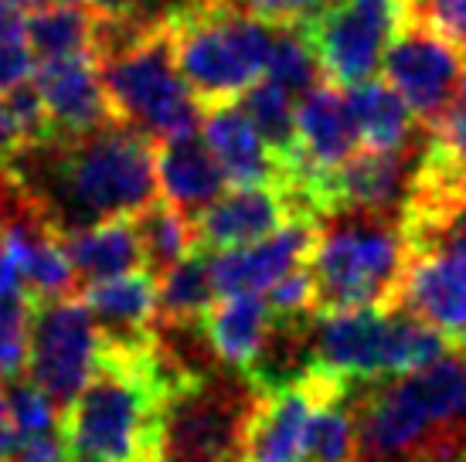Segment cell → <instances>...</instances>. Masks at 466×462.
<instances>
[{
	"instance_id": "1",
	"label": "cell",
	"mask_w": 466,
	"mask_h": 462,
	"mask_svg": "<svg viewBox=\"0 0 466 462\" xmlns=\"http://www.w3.org/2000/svg\"><path fill=\"white\" fill-rule=\"evenodd\" d=\"M0 170L58 235L96 221L133 218L160 194L154 140L116 119L76 140L17 146L0 160Z\"/></svg>"
},
{
	"instance_id": "2",
	"label": "cell",
	"mask_w": 466,
	"mask_h": 462,
	"mask_svg": "<svg viewBox=\"0 0 466 462\" xmlns=\"http://www.w3.org/2000/svg\"><path fill=\"white\" fill-rule=\"evenodd\" d=\"M187 371L150 340L147 346H103L99 367L66 415V442L78 459L150 462L160 401Z\"/></svg>"
},
{
	"instance_id": "3",
	"label": "cell",
	"mask_w": 466,
	"mask_h": 462,
	"mask_svg": "<svg viewBox=\"0 0 466 462\" xmlns=\"http://www.w3.org/2000/svg\"><path fill=\"white\" fill-rule=\"evenodd\" d=\"M409 266L401 211L337 207L317 221L307 269L313 279V313L395 309Z\"/></svg>"
},
{
	"instance_id": "4",
	"label": "cell",
	"mask_w": 466,
	"mask_h": 462,
	"mask_svg": "<svg viewBox=\"0 0 466 462\" xmlns=\"http://www.w3.org/2000/svg\"><path fill=\"white\" fill-rule=\"evenodd\" d=\"M177 72L201 105L232 103L266 72L276 27L228 0H184L164 14Z\"/></svg>"
},
{
	"instance_id": "5",
	"label": "cell",
	"mask_w": 466,
	"mask_h": 462,
	"mask_svg": "<svg viewBox=\"0 0 466 462\" xmlns=\"http://www.w3.org/2000/svg\"><path fill=\"white\" fill-rule=\"evenodd\" d=\"M259 395V387L232 367L181 377L160 401L150 462H242Z\"/></svg>"
},
{
	"instance_id": "6",
	"label": "cell",
	"mask_w": 466,
	"mask_h": 462,
	"mask_svg": "<svg viewBox=\"0 0 466 462\" xmlns=\"http://www.w3.org/2000/svg\"><path fill=\"white\" fill-rule=\"evenodd\" d=\"M450 350V340L405 309L317 313L313 360L348 381H381L426 367Z\"/></svg>"
},
{
	"instance_id": "7",
	"label": "cell",
	"mask_w": 466,
	"mask_h": 462,
	"mask_svg": "<svg viewBox=\"0 0 466 462\" xmlns=\"http://www.w3.org/2000/svg\"><path fill=\"white\" fill-rule=\"evenodd\" d=\"M96 65L116 123L137 129L154 143L198 133L201 103L177 72L164 21L150 35H143L133 48Z\"/></svg>"
},
{
	"instance_id": "8",
	"label": "cell",
	"mask_w": 466,
	"mask_h": 462,
	"mask_svg": "<svg viewBox=\"0 0 466 462\" xmlns=\"http://www.w3.org/2000/svg\"><path fill=\"white\" fill-rule=\"evenodd\" d=\"M405 21V0H334L303 27V35L327 82L337 89H350L375 78Z\"/></svg>"
},
{
	"instance_id": "9",
	"label": "cell",
	"mask_w": 466,
	"mask_h": 462,
	"mask_svg": "<svg viewBox=\"0 0 466 462\" xmlns=\"http://www.w3.org/2000/svg\"><path fill=\"white\" fill-rule=\"evenodd\" d=\"M103 357V334L82 296L35 303L27 381L38 385L58 408H68Z\"/></svg>"
},
{
	"instance_id": "10",
	"label": "cell",
	"mask_w": 466,
	"mask_h": 462,
	"mask_svg": "<svg viewBox=\"0 0 466 462\" xmlns=\"http://www.w3.org/2000/svg\"><path fill=\"white\" fill-rule=\"evenodd\" d=\"M348 377L313 360L297 381L262 391L242 442V462H303L317 405L340 398Z\"/></svg>"
},
{
	"instance_id": "11",
	"label": "cell",
	"mask_w": 466,
	"mask_h": 462,
	"mask_svg": "<svg viewBox=\"0 0 466 462\" xmlns=\"http://www.w3.org/2000/svg\"><path fill=\"white\" fill-rule=\"evenodd\" d=\"M381 68H385V82L399 92L409 113L426 129H436L453 105L466 58L436 31L409 17L389 45Z\"/></svg>"
},
{
	"instance_id": "12",
	"label": "cell",
	"mask_w": 466,
	"mask_h": 462,
	"mask_svg": "<svg viewBox=\"0 0 466 462\" xmlns=\"http://www.w3.org/2000/svg\"><path fill=\"white\" fill-rule=\"evenodd\" d=\"M317 225L313 221H286L283 228L242 248L205 252L215 296H259L269 293L286 272L307 266Z\"/></svg>"
},
{
	"instance_id": "13",
	"label": "cell",
	"mask_w": 466,
	"mask_h": 462,
	"mask_svg": "<svg viewBox=\"0 0 466 462\" xmlns=\"http://www.w3.org/2000/svg\"><path fill=\"white\" fill-rule=\"evenodd\" d=\"M395 306L466 346V258L446 248L412 252Z\"/></svg>"
},
{
	"instance_id": "14",
	"label": "cell",
	"mask_w": 466,
	"mask_h": 462,
	"mask_svg": "<svg viewBox=\"0 0 466 462\" xmlns=\"http://www.w3.org/2000/svg\"><path fill=\"white\" fill-rule=\"evenodd\" d=\"M422 143L405 150H364L350 154L324 180V215L337 207H358V211H401L415 167L422 156ZM320 215V218H324Z\"/></svg>"
},
{
	"instance_id": "15",
	"label": "cell",
	"mask_w": 466,
	"mask_h": 462,
	"mask_svg": "<svg viewBox=\"0 0 466 462\" xmlns=\"http://www.w3.org/2000/svg\"><path fill=\"white\" fill-rule=\"evenodd\" d=\"M31 82L48 116L52 140H76V136H86L92 129L113 123L99 65L92 55L41 62Z\"/></svg>"
},
{
	"instance_id": "16",
	"label": "cell",
	"mask_w": 466,
	"mask_h": 462,
	"mask_svg": "<svg viewBox=\"0 0 466 462\" xmlns=\"http://www.w3.org/2000/svg\"><path fill=\"white\" fill-rule=\"evenodd\" d=\"M191 221H195V242L201 252H225V248L259 242L276 228H283L289 221V211L276 184H256V187L225 191Z\"/></svg>"
},
{
	"instance_id": "17",
	"label": "cell",
	"mask_w": 466,
	"mask_h": 462,
	"mask_svg": "<svg viewBox=\"0 0 466 462\" xmlns=\"http://www.w3.org/2000/svg\"><path fill=\"white\" fill-rule=\"evenodd\" d=\"M82 303L103 334V346H147L157 334V279L147 269L86 286Z\"/></svg>"
},
{
	"instance_id": "18",
	"label": "cell",
	"mask_w": 466,
	"mask_h": 462,
	"mask_svg": "<svg viewBox=\"0 0 466 462\" xmlns=\"http://www.w3.org/2000/svg\"><path fill=\"white\" fill-rule=\"evenodd\" d=\"M157 191L181 215L195 218L211 201H218L228 180L221 174L218 160L211 156L201 133H184L174 140L154 143Z\"/></svg>"
},
{
	"instance_id": "19",
	"label": "cell",
	"mask_w": 466,
	"mask_h": 462,
	"mask_svg": "<svg viewBox=\"0 0 466 462\" xmlns=\"http://www.w3.org/2000/svg\"><path fill=\"white\" fill-rule=\"evenodd\" d=\"M201 140L208 143L211 156L218 160L221 174L232 187H256L276 184L279 164L242 105L221 103L201 116Z\"/></svg>"
},
{
	"instance_id": "20",
	"label": "cell",
	"mask_w": 466,
	"mask_h": 462,
	"mask_svg": "<svg viewBox=\"0 0 466 462\" xmlns=\"http://www.w3.org/2000/svg\"><path fill=\"white\" fill-rule=\"evenodd\" d=\"M272 326V309L262 296H221L201 320L205 340L221 367L246 371L262 350Z\"/></svg>"
},
{
	"instance_id": "21",
	"label": "cell",
	"mask_w": 466,
	"mask_h": 462,
	"mask_svg": "<svg viewBox=\"0 0 466 462\" xmlns=\"http://www.w3.org/2000/svg\"><path fill=\"white\" fill-rule=\"evenodd\" d=\"M62 245L76 269V279H82L86 286L143 269V252L137 242L133 218H109L66 231Z\"/></svg>"
},
{
	"instance_id": "22",
	"label": "cell",
	"mask_w": 466,
	"mask_h": 462,
	"mask_svg": "<svg viewBox=\"0 0 466 462\" xmlns=\"http://www.w3.org/2000/svg\"><path fill=\"white\" fill-rule=\"evenodd\" d=\"M348 119L358 143L368 150H405L419 143L415 136V116L409 105L401 103V95L391 89L389 82H358L344 92Z\"/></svg>"
},
{
	"instance_id": "23",
	"label": "cell",
	"mask_w": 466,
	"mask_h": 462,
	"mask_svg": "<svg viewBox=\"0 0 466 462\" xmlns=\"http://www.w3.org/2000/svg\"><path fill=\"white\" fill-rule=\"evenodd\" d=\"M211 303H215V286L208 272V256L201 248L157 276V323L164 326L201 323Z\"/></svg>"
},
{
	"instance_id": "24",
	"label": "cell",
	"mask_w": 466,
	"mask_h": 462,
	"mask_svg": "<svg viewBox=\"0 0 466 462\" xmlns=\"http://www.w3.org/2000/svg\"><path fill=\"white\" fill-rule=\"evenodd\" d=\"M92 21H96V14L82 0L78 4H58V7L25 14L21 38L27 41L31 55L41 62L76 58V55H89Z\"/></svg>"
},
{
	"instance_id": "25",
	"label": "cell",
	"mask_w": 466,
	"mask_h": 462,
	"mask_svg": "<svg viewBox=\"0 0 466 462\" xmlns=\"http://www.w3.org/2000/svg\"><path fill=\"white\" fill-rule=\"evenodd\" d=\"M133 228H137V242H140L143 252V269L154 279L160 272H167L170 266H177L181 258H187L191 252H198L195 221L181 215L174 205H167L164 197H157L154 205L137 211Z\"/></svg>"
},
{
	"instance_id": "26",
	"label": "cell",
	"mask_w": 466,
	"mask_h": 462,
	"mask_svg": "<svg viewBox=\"0 0 466 462\" xmlns=\"http://www.w3.org/2000/svg\"><path fill=\"white\" fill-rule=\"evenodd\" d=\"M242 113L252 119V126L259 129V136L279 164L297 143V99L269 75H259L242 92Z\"/></svg>"
},
{
	"instance_id": "27",
	"label": "cell",
	"mask_w": 466,
	"mask_h": 462,
	"mask_svg": "<svg viewBox=\"0 0 466 462\" xmlns=\"http://www.w3.org/2000/svg\"><path fill=\"white\" fill-rule=\"evenodd\" d=\"M303 462H358V425H354L348 391L340 398L317 405Z\"/></svg>"
},
{
	"instance_id": "28",
	"label": "cell",
	"mask_w": 466,
	"mask_h": 462,
	"mask_svg": "<svg viewBox=\"0 0 466 462\" xmlns=\"http://www.w3.org/2000/svg\"><path fill=\"white\" fill-rule=\"evenodd\" d=\"M262 75L279 82L293 99L307 95L313 85H320L324 72H320V62L313 55L303 27H276V41H272L269 62H266Z\"/></svg>"
},
{
	"instance_id": "29",
	"label": "cell",
	"mask_w": 466,
	"mask_h": 462,
	"mask_svg": "<svg viewBox=\"0 0 466 462\" xmlns=\"http://www.w3.org/2000/svg\"><path fill=\"white\" fill-rule=\"evenodd\" d=\"M35 303L25 293L0 299V381H17L27 371Z\"/></svg>"
},
{
	"instance_id": "30",
	"label": "cell",
	"mask_w": 466,
	"mask_h": 462,
	"mask_svg": "<svg viewBox=\"0 0 466 462\" xmlns=\"http://www.w3.org/2000/svg\"><path fill=\"white\" fill-rule=\"evenodd\" d=\"M7 415H11V425H14V432H17V438L58 432V422H62V408H58L38 385L21 381V377H17V385L7 391Z\"/></svg>"
},
{
	"instance_id": "31",
	"label": "cell",
	"mask_w": 466,
	"mask_h": 462,
	"mask_svg": "<svg viewBox=\"0 0 466 462\" xmlns=\"http://www.w3.org/2000/svg\"><path fill=\"white\" fill-rule=\"evenodd\" d=\"M405 11L466 55V0H405Z\"/></svg>"
},
{
	"instance_id": "32",
	"label": "cell",
	"mask_w": 466,
	"mask_h": 462,
	"mask_svg": "<svg viewBox=\"0 0 466 462\" xmlns=\"http://www.w3.org/2000/svg\"><path fill=\"white\" fill-rule=\"evenodd\" d=\"M228 4L272 27H307L334 0H228Z\"/></svg>"
},
{
	"instance_id": "33",
	"label": "cell",
	"mask_w": 466,
	"mask_h": 462,
	"mask_svg": "<svg viewBox=\"0 0 466 462\" xmlns=\"http://www.w3.org/2000/svg\"><path fill=\"white\" fill-rule=\"evenodd\" d=\"M266 303L276 316H303V313H313V279L310 269L299 266V269L286 272L279 283L266 293Z\"/></svg>"
},
{
	"instance_id": "34",
	"label": "cell",
	"mask_w": 466,
	"mask_h": 462,
	"mask_svg": "<svg viewBox=\"0 0 466 462\" xmlns=\"http://www.w3.org/2000/svg\"><path fill=\"white\" fill-rule=\"evenodd\" d=\"M35 68H38V58L31 55V48H27V41L21 35L0 38V95H7L11 89L31 82Z\"/></svg>"
},
{
	"instance_id": "35",
	"label": "cell",
	"mask_w": 466,
	"mask_h": 462,
	"mask_svg": "<svg viewBox=\"0 0 466 462\" xmlns=\"http://www.w3.org/2000/svg\"><path fill=\"white\" fill-rule=\"evenodd\" d=\"M11 462H68V442L62 432L21 438Z\"/></svg>"
},
{
	"instance_id": "36",
	"label": "cell",
	"mask_w": 466,
	"mask_h": 462,
	"mask_svg": "<svg viewBox=\"0 0 466 462\" xmlns=\"http://www.w3.org/2000/svg\"><path fill=\"white\" fill-rule=\"evenodd\" d=\"M143 0H86L96 17H123V14H137Z\"/></svg>"
},
{
	"instance_id": "37",
	"label": "cell",
	"mask_w": 466,
	"mask_h": 462,
	"mask_svg": "<svg viewBox=\"0 0 466 462\" xmlns=\"http://www.w3.org/2000/svg\"><path fill=\"white\" fill-rule=\"evenodd\" d=\"M17 146H21V133H17L11 113H7V105H4V99H0V160L11 156Z\"/></svg>"
},
{
	"instance_id": "38",
	"label": "cell",
	"mask_w": 466,
	"mask_h": 462,
	"mask_svg": "<svg viewBox=\"0 0 466 462\" xmlns=\"http://www.w3.org/2000/svg\"><path fill=\"white\" fill-rule=\"evenodd\" d=\"M21 25H25V14L17 11L11 0H0V38L21 35Z\"/></svg>"
},
{
	"instance_id": "39",
	"label": "cell",
	"mask_w": 466,
	"mask_h": 462,
	"mask_svg": "<svg viewBox=\"0 0 466 462\" xmlns=\"http://www.w3.org/2000/svg\"><path fill=\"white\" fill-rule=\"evenodd\" d=\"M17 432H14L11 418H0V462H11L14 449H17Z\"/></svg>"
},
{
	"instance_id": "40",
	"label": "cell",
	"mask_w": 466,
	"mask_h": 462,
	"mask_svg": "<svg viewBox=\"0 0 466 462\" xmlns=\"http://www.w3.org/2000/svg\"><path fill=\"white\" fill-rule=\"evenodd\" d=\"M11 4L21 14H31V11H45V7H58V4H78V0H11Z\"/></svg>"
},
{
	"instance_id": "41",
	"label": "cell",
	"mask_w": 466,
	"mask_h": 462,
	"mask_svg": "<svg viewBox=\"0 0 466 462\" xmlns=\"http://www.w3.org/2000/svg\"><path fill=\"white\" fill-rule=\"evenodd\" d=\"M72 462H92V459H78V456H76V459H72Z\"/></svg>"
}]
</instances>
